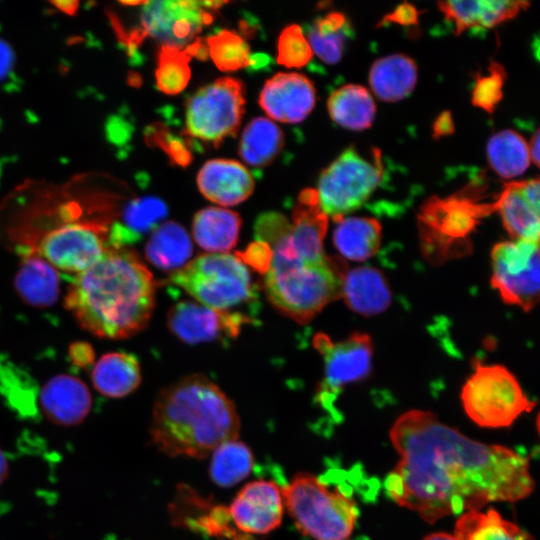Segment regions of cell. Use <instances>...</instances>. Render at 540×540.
<instances>
[{
	"label": "cell",
	"instance_id": "obj_1",
	"mask_svg": "<svg viewBox=\"0 0 540 540\" xmlns=\"http://www.w3.org/2000/svg\"><path fill=\"white\" fill-rule=\"evenodd\" d=\"M389 437L400 458L384 488L398 505L430 524L491 502L524 499L535 488L527 457L473 440L432 412H405Z\"/></svg>",
	"mask_w": 540,
	"mask_h": 540
},
{
	"label": "cell",
	"instance_id": "obj_2",
	"mask_svg": "<svg viewBox=\"0 0 540 540\" xmlns=\"http://www.w3.org/2000/svg\"><path fill=\"white\" fill-rule=\"evenodd\" d=\"M152 273L126 247H110L76 275L64 304L78 324L105 339H124L144 329L155 306Z\"/></svg>",
	"mask_w": 540,
	"mask_h": 540
},
{
	"label": "cell",
	"instance_id": "obj_3",
	"mask_svg": "<svg viewBox=\"0 0 540 540\" xmlns=\"http://www.w3.org/2000/svg\"><path fill=\"white\" fill-rule=\"evenodd\" d=\"M240 426L233 401L208 377L193 374L157 394L150 439L167 456L204 459L239 438Z\"/></svg>",
	"mask_w": 540,
	"mask_h": 540
},
{
	"label": "cell",
	"instance_id": "obj_4",
	"mask_svg": "<svg viewBox=\"0 0 540 540\" xmlns=\"http://www.w3.org/2000/svg\"><path fill=\"white\" fill-rule=\"evenodd\" d=\"M347 270L340 257L308 262L272 254L264 286L273 306L303 324L342 296Z\"/></svg>",
	"mask_w": 540,
	"mask_h": 540
},
{
	"label": "cell",
	"instance_id": "obj_5",
	"mask_svg": "<svg viewBox=\"0 0 540 540\" xmlns=\"http://www.w3.org/2000/svg\"><path fill=\"white\" fill-rule=\"evenodd\" d=\"M297 530L313 540H350L358 518L355 502L310 472H297L281 488Z\"/></svg>",
	"mask_w": 540,
	"mask_h": 540
},
{
	"label": "cell",
	"instance_id": "obj_6",
	"mask_svg": "<svg viewBox=\"0 0 540 540\" xmlns=\"http://www.w3.org/2000/svg\"><path fill=\"white\" fill-rule=\"evenodd\" d=\"M168 280L196 302L222 312H234L233 308L257 296L247 266L230 253L200 255L173 272Z\"/></svg>",
	"mask_w": 540,
	"mask_h": 540
},
{
	"label": "cell",
	"instance_id": "obj_7",
	"mask_svg": "<svg viewBox=\"0 0 540 540\" xmlns=\"http://www.w3.org/2000/svg\"><path fill=\"white\" fill-rule=\"evenodd\" d=\"M461 401L468 417L486 428L508 427L535 405L506 367L480 363L462 387Z\"/></svg>",
	"mask_w": 540,
	"mask_h": 540
},
{
	"label": "cell",
	"instance_id": "obj_8",
	"mask_svg": "<svg viewBox=\"0 0 540 540\" xmlns=\"http://www.w3.org/2000/svg\"><path fill=\"white\" fill-rule=\"evenodd\" d=\"M383 178L379 150L371 158L350 147L342 152L321 173L317 195L322 210L337 222L361 207L376 190Z\"/></svg>",
	"mask_w": 540,
	"mask_h": 540
},
{
	"label": "cell",
	"instance_id": "obj_9",
	"mask_svg": "<svg viewBox=\"0 0 540 540\" xmlns=\"http://www.w3.org/2000/svg\"><path fill=\"white\" fill-rule=\"evenodd\" d=\"M244 106L243 83L232 77L219 78L188 98L186 134L217 146L236 134Z\"/></svg>",
	"mask_w": 540,
	"mask_h": 540
},
{
	"label": "cell",
	"instance_id": "obj_10",
	"mask_svg": "<svg viewBox=\"0 0 540 540\" xmlns=\"http://www.w3.org/2000/svg\"><path fill=\"white\" fill-rule=\"evenodd\" d=\"M110 247V226L67 218L45 232L32 250L56 270L77 275L93 266Z\"/></svg>",
	"mask_w": 540,
	"mask_h": 540
},
{
	"label": "cell",
	"instance_id": "obj_11",
	"mask_svg": "<svg viewBox=\"0 0 540 540\" xmlns=\"http://www.w3.org/2000/svg\"><path fill=\"white\" fill-rule=\"evenodd\" d=\"M539 242L529 240L502 241L491 252V284L502 300L525 312L539 302Z\"/></svg>",
	"mask_w": 540,
	"mask_h": 540
},
{
	"label": "cell",
	"instance_id": "obj_12",
	"mask_svg": "<svg viewBox=\"0 0 540 540\" xmlns=\"http://www.w3.org/2000/svg\"><path fill=\"white\" fill-rule=\"evenodd\" d=\"M314 346L324 360V378L316 393L323 406H330L345 386L363 380L371 371L373 344L366 333L353 332L339 342L317 334Z\"/></svg>",
	"mask_w": 540,
	"mask_h": 540
},
{
	"label": "cell",
	"instance_id": "obj_13",
	"mask_svg": "<svg viewBox=\"0 0 540 540\" xmlns=\"http://www.w3.org/2000/svg\"><path fill=\"white\" fill-rule=\"evenodd\" d=\"M222 1H144L141 10V27L137 30L146 36L163 41L164 45L181 47L190 42L213 19V10Z\"/></svg>",
	"mask_w": 540,
	"mask_h": 540
},
{
	"label": "cell",
	"instance_id": "obj_14",
	"mask_svg": "<svg viewBox=\"0 0 540 540\" xmlns=\"http://www.w3.org/2000/svg\"><path fill=\"white\" fill-rule=\"evenodd\" d=\"M495 211V202L476 203V201L451 196L440 199L434 197L427 201L420 214L422 234L426 246L453 248L464 244L474 230L479 219Z\"/></svg>",
	"mask_w": 540,
	"mask_h": 540
},
{
	"label": "cell",
	"instance_id": "obj_15",
	"mask_svg": "<svg viewBox=\"0 0 540 540\" xmlns=\"http://www.w3.org/2000/svg\"><path fill=\"white\" fill-rule=\"evenodd\" d=\"M327 229L328 215L320 206L317 191L307 188L298 196L289 230L269 248L285 257L321 261L326 257L323 242Z\"/></svg>",
	"mask_w": 540,
	"mask_h": 540
},
{
	"label": "cell",
	"instance_id": "obj_16",
	"mask_svg": "<svg viewBox=\"0 0 540 540\" xmlns=\"http://www.w3.org/2000/svg\"><path fill=\"white\" fill-rule=\"evenodd\" d=\"M281 487L269 479L245 484L233 498L228 515L244 535H266L280 527L284 516Z\"/></svg>",
	"mask_w": 540,
	"mask_h": 540
},
{
	"label": "cell",
	"instance_id": "obj_17",
	"mask_svg": "<svg viewBox=\"0 0 540 540\" xmlns=\"http://www.w3.org/2000/svg\"><path fill=\"white\" fill-rule=\"evenodd\" d=\"M249 320L239 312H222L190 300L178 302L167 314L169 330L187 344L235 337Z\"/></svg>",
	"mask_w": 540,
	"mask_h": 540
},
{
	"label": "cell",
	"instance_id": "obj_18",
	"mask_svg": "<svg viewBox=\"0 0 540 540\" xmlns=\"http://www.w3.org/2000/svg\"><path fill=\"white\" fill-rule=\"evenodd\" d=\"M315 99L314 85L305 75L277 73L264 84L259 104L274 120L298 123L313 110Z\"/></svg>",
	"mask_w": 540,
	"mask_h": 540
},
{
	"label": "cell",
	"instance_id": "obj_19",
	"mask_svg": "<svg viewBox=\"0 0 540 540\" xmlns=\"http://www.w3.org/2000/svg\"><path fill=\"white\" fill-rule=\"evenodd\" d=\"M38 403L49 422L72 427L81 424L90 414L92 396L80 378L59 374L50 378L41 388Z\"/></svg>",
	"mask_w": 540,
	"mask_h": 540
},
{
	"label": "cell",
	"instance_id": "obj_20",
	"mask_svg": "<svg viewBox=\"0 0 540 540\" xmlns=\"http://www.w3.org/2000/svg\"><path fill=\"white\" fill-rule=\"evenodd\" d=\"M539 179L512 182L505 186L495 202V210L513 240L539 242Z\"/></svg>",
	"mask_w": 540,
	"mask_h": 540
},
{
	"label": "cell",
	"instance_id": "obj_21",
	"mask_svg": "<svg viewBox=\"0 0 540 540\" xmlns=\"http://www.w3.org/2000/svg\"><path fill=\"white\" fill-rule=\"evenodd\" d=\"M197 185L208 200L223 206H234L253 192L254 179L241 163L230 159L207 161L197 175Z\"/></svg>",
	"mask_w": 540,
	"mask_h": 540
},
{
	"label": "cell",
	"instance_id": "obj_22",
	"mask_svg": "<svg viewBox=\"0 0 540 540\" xmlns=\"http://www.w3.org/2000/svg\"><path fill=\"white\" fill-rule=\"evenodd\" d=\"M437 4L456 34L471 28H492L529 6V2L507 0L440 1Z\"/></svg>",
	"mask_w": 540,
	"mask_h": 540
},
{
	"label": "cell",
	"instance_id": "obj_23",
	"mask_svg": "<svg viewBox=\"0 0 540 540\" xmlns=\"http://www.w3.org/2000/svg\"><path fill=\"white\" fill-rule=\"evenodd\" d=\"M341 297L350 310L372 316L389 307L392 295L381 271L371 266H359L347 270Z\"/></svg>",
	"mask_w": 540,
	"mask_h": 540
},
{
	"label": "cell",
	"instance_id": "obj_24",
	"mask_svg": "<svg viewBox=\"0 0 540 540\" xmlns=\"http://www.w3.org/2000/svg\"><path fill=\"white\" fill-rule=\"evenodd\" d=\"M14 286L25 303L46 308L58 298L60 277L51 264L32 249H27L14 277Z\"/></svg>",
	"mask_w": 540,
	"mask_h": 540
},
{
	"label": "cell",
	"instance_id": "obj_25",
	"mask_svg": "<svg viewBox=\"0 0 540 540\" xmlns=\"http://www.w3.org/2000/svg\"><path fill=\"white\" fill-rule=\"evenodd\" d=\"M91 379L94 388L103 396L123 398L141 383L138 359L127 352L106 353L93 366Z\"/></svg>",
	"mask_w": 540,
	"mask_h": 540
},
{
	"label": "cell",
	"instance_id": "obj_26",
	"mask_svg": "<svg viewBox=\"0 0 540 540\" xmlns=\"http://www.w3.org/2000/svg\"><path fill=\"white\" fill-rule=\"evenodd\" d=\"M168 215L164 201L154 196L132 199L124 207L121 219L110 226L111 247H126L154 230Z\"/></svg>",
	"mask_w": 540,
	"mask_h": 540
},
{
	"label": "cell",
	"instance_id": "obj_27",
	"mask_svg": "<svg viewBox=\"0 0 540 540\" xmlns=\"http://www.w3.org/2000/svg\"><path fill=\"white\" fill-rule=\"evenodd\" d=\"M241 217L235 211L207 207L193 219L192 233L196 243L210 253H228L237 243Z\"/></svg>",
	"mask_w": 540,
	"mask_h": 540
},
{
	"label": "cell",
	"instance_id": "obj_28",
	"mask_svg": "<svg viewBox=\"0 0 540 540\" xmlns=\"http://www.w3.org/2000/svg\"><path fill=\"white\" fill-rule=\"evenodd\" d=\"M417 82V66L408 56L394 54L376 60L369 73L370 86L378 98L396 102L408 96Z\"/></svg>",
	"mask_w": 540,
	"mask_h": 540
},
{
	"label": "cell",
	"instance_id": "obj_29",
	"mask_svg": "<svg viewBox=\"0 0 540 540\" xmlns=\"http://www.w3.org/2000/svg\"><path fill=\"white\" fill-rule=\"evenodd\" d=\"M333 233V244L344 258L365 261L380 248L381 224L370 217H343Z\"/></svg>",
	"mask_w": 540,
	"mask_h": 540
},
{
	"label": "cell",
	"instance_id": "obj_30",
	"mask_svg": "<svg viewBox=\"0 0 540 540\" xmlns=\"http://www.w3.org/2000/svg\"><path fill=\"white\" fill-rule=\"evenodd\" d=\"M193 252L191 239L176 222L162 223L153 230L145 246L147 260L164 271H177L185 266Z\"/></svg>",
	"mask_w": 540,
	"mask_h": 540
},
{
	"label": "cell",
	"instance_id": "obj_31",
	"mask_svg": "<svg viewBox=\"0 0 540 540\" xmlns=\"http://www.w3.org/2000/svg\"><path fill=\"white\" fill-rule=\"evenodd\" d=\"M327 107L331 119L350 130L369 128L376 113V106L369 91L356 84H347L333 91Z\"/></svg>",
	"mask_w": 540,
	"mask_h": 540
},
{
	"label": "cell",
	"instance_id": "obj_32",
	"mask_svg": "<svg viewBox=\"0 0 540 540\" xmlns=\"http://www.w3.org/2000/svg\"><path fill=\"white\" fill-rule=\"evenodd\" d=\"M454 535L458 540H534L493 508L486 512L469 511L460 515Z\"/></svg>",
	"mask_w": 540,
	"mask_h": 540
},
{
	"label": "cell",
	"instance_id": "obj_33",
	"mask_svg": "<svg viewBox=\"0 0 540 540\" xmlns=\"http://www.w3.org/2000/svg\"><path fill=\"white\" fill-rule=\"evenodd\" d=\"M283 144L284 135L279 126L268 118L258 117L245 127L239 154L248 165L262 168L275 159Z\"/></svg>",
	"mask_w": 540,
	"mask_h": 540
},
{
	"label": "cell",
	"instance_id": "obj_34",
	"mask_svg": "<svg viewBox=\"0 0 540 540\" xmlns=\"http://www.w3.org/2000/svg\"><path fill=\"white\" fill-rule=\"evenodd\" d=\"M254 463V454L246 443L239 438L228 440L211 453L209 475L218 487L231 488L250 475Z\"/></svg>",
	"mask_w": 540,
	"mask_h": 540
},
{
	"label": "cell",
	"instance_id": "obj_35",
	"mask_svg": "<svg viewBox=\"0 0 540 540\" xmlns=\"http://www.w3.org/2000/svg\"><path fill=\"white\" fill-rule=\"evenodd\" d=\"M351 27L341 12H330L316 18L306 30L307 41L316 54L326 64L338 63L345 49Z\"/></svg>",
	"mask_w": 540,
	"mask_h": 540
},
{
	"label": "cell",
	"instance_id": "obj_36",
	"mask_svg": "<svg viewBox=\"0 0 540 540\" xmlns=\"http://www.w3.org/2000/svg\"><path fill=\"white\" fill-rule=\"evenodd\" d=\"M528 143L516 131L506 129L494 134L487 143V158L492 169L503 178L523 174L530 164Z\"/></svg>",
	"mask_w": 540,
	"mask_h": 540
},
{
	"label": "cell",
	"instance_id": "obj_37",
	"mask_svg": "<svg viewBox=\"0 0 540 540\" xmlns=\"http://www.w3.org/2000/svg\"><path fill=\"white\" fill-rule=\"evenodd\" d=\"M193 57L191 45L185 48L162 45L155 71L157 88L167 95L182 92L190 80L189 61Z\"/></svg>",
	"mask_w": 540,
	"mask_h": 540
},
{
	"label": "cell",
	"instance_id": "obj_38",
	"mask_svg": "<svg viewBox=\"0 0 540 540\" xmlns=\"http://www.w3.org/2000/svg\"><path fill=\"white\" fill-rule=\"evenodd\" d=\"M208 54L217 68L223 72H233L250 64V48L236 32L220 30L206 40Z\"/></svg>",
	"mask_w": 540,
	"mask_h": 540
},
{
	"label": "cell",
	"instance_id": "obj_39",
	"mask_svg": "<svg viewBox=\"0 0 540 540\" xmlns=\"http://www.w3.org/2000/svg\"><path fill=\"white\" fill-rule=\"evenodd\" d=\"M312 56V49L300 26L292 24L285 27L277 43L278 64L299 68L308 64Z\"/></svg>",
	"mask_w": 540,
	"mask_h": 540
},
{
	"label": "cell",
	"instance_id": "obj_40",
	"mask_svg": "<svg viewBox=\"0 0 540 540\" xmlns=\"http://www.w3.org/2000/svg\"><path fill=\"white\" fill-rule=\"evenodd\" d=\"M182 136L172 134L162 123H154L145 132L148 144L159 147L169 157L172 163L186 167L192 159V141Z\"/></svg>",
	"mask_w": 540,
	"mask_h": 540
},
{
	"label": "cell",
	"instance_id": "obj_41",
	"mask_svg": "<svg viewBox=\"0 0 540 540\" xmlns=\"http://www.w3.org/2000/svg\"><path fill=\"white\" fill-rule=\"evenodd\" d=\"M503 81L504 70L494 63L489 68V75L478 77L473 90V104L489 113L493 112L502 97Z\"/></svg>",
	"mask_w": 540,
	"mask_h": 540
},
{
	"label": "cell",
	"instance_id": "obj_42",
	"mask_svg": "<svg viewBox=\"0 0 540 540\" xmlns=\"http://www.w3.org/2000/svg\"><path fill=\"white\" fill-rule=\"evenodd\" d=\"M15 55L11 46L0 39V83L14 78Z\"/></svg>",
	"mask_w": 540,
	"mask_h": 540
},
{
	"label": "cell",
	"instance_id": "obj_43",
	"mask_svg": "<svg viewBox=\"0 0 540 540\" xmlns=\"http://www.w3.org/2000/svg\"><path fill=\"white\" fill-rule=\"evenodd\" d=\"M417 18L418 12L415 7L409 3H403L388 14L381 23L393 22L401 25H411L417 23Z\"/></svg>",
	"mask_w": 540,
	"mask_h": 540
},
{
	"label": "cell",
	"instance_id": "obj_44",
	"mask_svg": "<svg viewBox=\"0 0 540 540\" xmlns=\"http://www.w3.org/2000/svg\"><path fill=\"white\" fill-rule=\"evenodd\" d=\"M70 357L76 366L86 368L93 363L94 352L90 344L77 342L70 346Z\"/></svg>",
	"mask_w": 540,
	"mask_h": 540
},
{
	"label": "cell",
	"instance_id": "obj_45",
	"mask_svg": "<svg viewBox=\"0 0 540 540\" xmlns=\"http://www.w3.org/2000/svg\"><path fill=\"white\" fill-rule=\"evenodd\" d=\"M453 132V121L449 112L442 113L434 124V135L444 136Z\"/></svg>",
	"mask_w": 540,
	"mask_h": 540
},
{
	"label": "cell",
	"instance_id": "obj_46",
	"mask_svg": "<svg viewBox=\"0 0 540 540\" xmlns=\"http://www.w3.org/2000/svg\"><path fill=\"white\" fill-rule=\"evenodd\" d=\"M539 138H540L539 130H536V132L532 136L530 145H528L530 158H531V160L534 162V164L536 166L539 165V152H540V150H539V145H540Z\"/></svg>",
	"mask_w": 540,
	"mask_h": 540
},
{
	"label": "cell",
	"instance_id": "obj_47",
	"mask_svg": "<svg viewBox=\"0 0 540 540\" xmlns=\"http://www.w3.org/2000/svg\"><path fill=\"white\" fill-rule=\"evenodd\" d=\"M10 472L8 457L0 447V486L7 480Z\"/></svg>",
	"mask_w": 540,
	"mask_h": 540
},
{
	"label": "cell",
	"instance_id": "obj_48",
	"mask_svg": "<svg viewBox=\"0 0 540 540\" xmlns=\"http://www.w3.org/2000/svg\"><path fill=\"white\" fill-rule=\"evenodd\" d=\"M53 5L59 10L71 15L74 14L78 8V2L75 1H57L53 2Z\"/></svg>",
	"mask_w": 540,
	"mask_h": 540
},
{
	"label": "cell",
	"instance_id": "obj_49",
	"mask_svg": "<svg viewBox=\"0 0 540 540\" xmlns=\"http://www.w3.org/2000/svg\"><path fill=\"white\" fill-rule=\"evenodd\" d=\"M423 540H458L455 535L445 533V532H437L432 533L425 537Z\"/></svg>",
	"mask_w": 540,
	"mask_h": 540
}]
</instances>
